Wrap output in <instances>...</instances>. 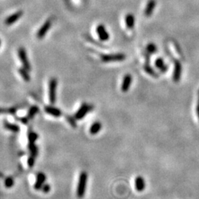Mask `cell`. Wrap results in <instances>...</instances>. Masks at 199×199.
Returning a JSON list of instances; mask_svg holds the SVG:
<instances>
[{"label":"cell","instance_id":"obj_1","mask_svg":"<svg viewBox=\"0 0 199 199\" xmlns=\"http://www.w3.org/2000/svg\"><path fill=\"white\" fill-rule=\"evenodd\" d=\"M88 175L87 172H82L79 176L78 187H77V196L78 198H82L85 196L86 189H87Z\"/></svg>","mask_w":199,"mask_h":199},{"label":"cell","instance_id":"obj_2","mask_svg":"<svg viewBox=\"0 0 199 199\" xmlns=\"http://www.w3.org/2000/svg\"><path fill=\"white\" fill-rule=\"evenodd\" d=\"M58 81L55 78H52L49 82V99L52 104H55L56 101V89Z\"/></svg>","mask_w":199,"mask_h":199},{"label":"cell","instance_id":"obj_3","mask_svg":"<svg viewBox=\"0 0 199 199\" xmlns=\"http://www.w3.org/2000/svg\"><path fill=\"white\" fill-rule=\"evenodd\" d=\"M18 55H19V57L21 61H22L23 67L25 68L26 70H28V71H30V70H31L29 61H28V56H27L26 50L24 49V48H23V47H20L18 50Z\"/></svg>","mask_w":199,"mask_h":199},{"label":"cell","instance_id":"obj_4","mask_svg":"<svg viewBox=\"0 0 199 199\" xmlns=\"http://www.w3.org/2000/svg\"><path fill=\"white\" fill-rule=\"evenodd\" d=\"M52 22H53V21H52L51 19H48L44 23V24L41 27V28L39 30L37 34H36V36H37L38 39H42L44 37L46 34H47V31L50 29L52 26Z\"/></svg>","mask_w":199,"mask_h":199},{"label":"cell","instance_id":"obj_5","mask_svg":"<svg viewBox=\"0 0 199 199\" xmlns=\"http://www.w3.org/2000/svg\"><path fill=\"white\" fill-rule=\"evenodd\" d=\"M91 109H92V106L87 105V103H83V104H82V106L80 107V108L78 110V112H76L74 117H75L76 120H81L82 118H83L84 116L87 115V113Z\"/></svg>","mask_w":199,"mask_h":199},{"label":"cell","instance_id":"obj_6","mask_svg":"<svg viewBox=\"0 0 199 199\" xmlns=\"http://www.w3.org/2000/svg\"><path fill=\"white\" fill-rule=\"evenodd\" d=\"M125 56L122 54L114 55H101V59L103 62H115V61H121L124 60Z\"/></svg>","mask_w":199,"mask_h":199},{"label":"cell","instance_id":"obj_7","mask_svg":"<svg viewBox=\"0 0 199 199\" xmlns=\"http://www.w3.org/2000/svg\"><path fill=\"white\" fill-rule=\"evenodd\" d=\"M97 33L99 36V39L103 41H106L109 39V34L107 32L103 24H100L97 27Z\"/></svg>","mask_w":199,"mask_h":199},{"label":"cell","instance_id":"obj_8","mask_svg":"<svg viewBox=\"0 0 199 199\" xmlns=\"http://www.w3.org/2000/svg\"><path fill=\"white\" fill-rule=\"evenodd\" d=\"M22 15L23 12L22 11H17V12L14 13L13 14L11 15L10 16L6 18V19L5 21V24L6 25H11V24H14L15 22H16L22 16Z\"/></svg>","mask_w":199,"mask_h":199},{"label":"cell","instance_id":"obj_9","mask_svg":"<svg viewBox=\"0 0 199 199\" xmlns=\"http://www.w3.org/2000/svg\"><path fill=\"white\" fill-rule=\"evenodd\" d=\"M135 188L138 192H142L145 189V181L144 178L140 176H137L135 179Z\"/></svg>","mask_w":199,"mask_h":199},{"label":"cell","instance_id":"obj_10","mask_svg":"<svg viewBox=\"0 0 199 199\" xmlns=\"http://www.w3.org/2000/svg\"><path fill=\"white\" fill-rule=\"evenodd\" d=\"M46 181V176L43 173H38L37 176H36V181L35 184V189H40L43 187L44 184Z\"/></svg>","mask_w":199,"mask_h":199},{"label":"cell","instance_id":"obj_11","mask_svg":"<svg viewBox=\"0 0 199 199\" xmlns=\"http://www.w3.org/2000/svg\"><path fill=\"white\" fill-rule=\"evenodd\" d=\"M44 110L47 114H50V115L53 116H56V117H58V116H61V114H62V112H61V111L60 109H58V108H55V107H53V106H46L44 108Z\"/></svg>","mask_w":199,"mask_h":199},{"label":"cell","instance_id":"obj_12","mask_svg":"<svg viewBox=\"0 0 199 199\" xmlns=\"http://www.w3.org/2000/svg\"><path fill=\"white\" fill-rule=\"evenodd\" d=\"M132 82V77L130 74H126V75L124 77L123 81H122V91L123 92H126L128 91V90L129 89L130 86H131V83Z\"/></svg>","mask_w":199,"mask_h":199},{"label":"cell","instance_id":"obj_13","mask_svg":"<svg viewBox=\"0 0 199 199\" xmlns=\"http://www.w3.org/2000/svg\"><path fill=\"white\" fill-rule=\"evenodd\" d=\"M155 7H156V1H154V0H149L146 5V8L145 10V14L147 16H150L154 10Z\"/></svg>","mask_w":199,"mask_h":199},{"label":"cell","instance_id":"obj_14","mask_svg":"<svg viewBox=\"0 0 199 199\" xmlns=\"http://www.w3.org/2000/svg\"><path fill=\"white\" fill-rule=\"evenodd\" d=\"M102 129V125H101V123L100 122H94V123L91 125V128H90L89 129V132L92 135H95V134H97L98 132L100 131V129Z\"/></svg>","mask_w":199,"mask_h":199},{"label":"cell","instance_id":"obj_15","mask_svg":"<svg viewBox=\"0 0 199 199\" xmlns=\"http://www.w3.org/2000/svg\"><path fill=\"white\" fill-rule=\"evenodd\" d=\"M4 126H5V128L6 129L9 130V131L12 132H14V133H17V132L19 131L20 130L19 126L16 125V124H12L7 122H4Z\"/></svg>","mask_w":199,"mask_h":199},{"label":"cell","instance_id":"obj_16","mask_svg":"<svg viewBox=\"0 0 199 199\" xmlns=\"http://www.w3.org/2000/svg\"><path fill=\"white\" fill-rule=\"evenodd\" d=\"M181 74V64H180L179 63H177V64H176V66H175V70H174V73H173V80H175V81L179 80Z\"/></svg>","mask_w":199,"mask_h":199},{"label":"cell","instance_id":"obj_17","mask_svg":"<svg viewBox=\"0 0 199 199\" xmlns=\"http://www.w3.org/2000/svg\"><path fill=\"white\" fill-rule=\"evenodd\" d=\"M125 23L129 29H132L133 28V26H134V17L133 15L129 14L125 16Z\"/></svg>","mask_w":199,"mask_h":199},{"label":"cell","instance_id":"obj_18","mask_svg":"<svg viewBox=\"0 0 199 199\" xmlns=\"http://www.w3.org/2000/svg\"><path fill=\"white\" fill-rule=\"evenodd\" d=\"M19 72L21 74L23 79H24V81L26 82H29L30 80V74L28 73V70H27L25 68H20L19 69Z\"/></svg>","mask_w":199,"mask_h":199},{"label":"cell","instance_id":"obj_19","mask_svg":"<svg viewBox=\"0 0 199 199\" xmlns=\"http://www.w3.org/2000/svg\"><path fill=\"white\" fill-rule=\"evenodd\" d=\"M28 148H29L30 152V156L36 158L38 155V148L35 145V143H29Z\"/></svg>","mask_w":199,"mask_h":199},{"label":"cell","instance_id":"obj_20","mask_svg":"<svg viewBox=\"0 0 199 199\" xmlns=\"http://www.w3.org/2000/svg\"><path fill=\"white\" fill-rule=\"evenodd\" d=\"M39 108L38 106H32L31 108H30L29 112H28V119H32V118L33 117V116H35L38 112H39Z\"/></svg>","mask_w":199,"mask_h":199},{"label":"cell","instance_id":"obj_21","mask_svg":"<svg viewBox=\"0 0 199 199\" xmlns=\"http://www.w3.org/2000/svg\"><path fill=\"white\" fill-rule=\"evenodd\" d=\"M156 67H158L159 69H160V70H162V71L166 70V69H167V67H166V66L164 65V63L163 60H162V59H161V58H159V59H157V60H156Z\"/></svg>","mask_w":199,"mask_h":199},{"label":"cell","instance_id":"obj_22","mask_svg":"<svg viewBox=\"0 0 199 199\" xmlns=\"http://www.w3.org/2000/svg\"><path fill=\"white\" fill-rule=\"evenodd\" d=\"M38 139V134L35 132H30L28 134V140L29 143H35V142Z\"/></svg>","mask_w":199,"mask_h":199},{"label":"cell","instance_id":"obj_23","mask_svg":"<svg viewBox=\"0 0 199 199\" xmlns=\"http://www.w3.org/2000/svg\"><path fill=\"white\" fill-rule=\"evenodd\" d=\"M13 184H14V181H13V179L11 177H8L5 179V185L7 188H10V187H12Z\"/></svg>","mask_w":199,"mask_h":199},{"label":"cell","instance_id":"obj_24","mask_svg":"<svg viewBox=\"0 0 199 199\" xmlns=\"http://www.w3.org/2000/svg\"><path fill=\"white\" fill-rule=\"evenodd\" d=\"M66 120H67L68 122L70 124L71 126H72V128H76V127H77V124H76L75 120H74V118L72 117V116H66Z\"/></svg>","mask_w":199,"mask_h":199},{"label":"cell","instance_id":"obj_25","mask_svg":"<svg viewBox=\"0 0 199 199\" xmlns=\"http://www.w3.org/2000/svg\"><path fill=\"white\" fill-rule=\"evenodd\" d=\"M147 49H148L149 53H154V52H156V45L154 44H150L148 46V47H147Z\"/></svg>","mask_w":199,"mask_h":199},{"label":"cell","instance_id":"obj_26","mask_svg":"<svg viewBox=\"0 0 199 199\" xmlns=\"http://www.w3.org/2000/svg\"><path fill=\"white\" fill-rule=\"evenodd\" d=\"M28 165H29L30 167H32V166L34 165V163H35V157H32V156H30L29 159H28Z\"/></svg>","mask_w":199,"mask_h":199},{"label":"cell","instance_id":"obj_27","mask_svg":"<svg viewBox=\"0 0 199 199\" xmlns=\"http://www.w3.org/2000/svg\"><path fill=\"white\" fill-rule=\"evenodd\" d=\"M42 189V191H43L44 193H48L49 191V189H50V187H49V184H44L43 187H41Z\"/></svg>","mask_w":199,"mask_h":199},{"label":"cell","instance_id":"obj_28","mask_svg":"<svg viewBox=\"0 0 199 199\" xmlns=\"http://www.w3.org/2000/svg\"><path fill=\"white\" fill-rule=\"evenodd\" d=\"M16 108H9V109H7V112L9 113V114H14L15 113H16Z\"/></svg>","mask_w":199,"mask_h":199},{"label":"cell","instance_id":"obj_29","mask_svg":"<svg viewBox=\"0 0 199 199\" xmlns=\"http://www.w3.org/2000/svg\"><path fill=\"white\" fill-rule=\"evenodd\" d=\"M20 121L22 122L23 123H28V117H23V118H21L20 119Z\"/></svg>","mask_w":199,"mask_h":199},{"label":"cell","instance_id":"obj_30","mask_svg":"<svg viewBox=\"0 0 199 199\" xmlns=\"http://www.w3.org/2000/svg\"><path fill=\"white\" fill-rule=\"evenodd\" d=\"M5 112H7V110L4 109V108H0V114H4V113H5Z\"/></svg>","mask_w":199,"mask_h":199},{"label":"cell","instance_id":"obj_31","mask_svg":"<svg viewBox=\"0 0 199 199\" xmlns=\"http://www.w3.org/2000/svg\"><path fill=\"white\" fill-rule=\"evenodd\" d=\"M66 3H70V0H65Z\"/></svg>","mask_w":199,"mask_h":199},{"label":"cell","instance_id":"obj_32","mask_svg":"<svg viewBox=\"0 0 199 199\" xmlns=\"http://www.w3.org/2000/svg\"><path fill=\"white\" fill-rule=\"evenodd\" d=\"M0 44H1V41H0Z\"/></svg>","mask_w":199,"mask_h":199}]
</instances>
